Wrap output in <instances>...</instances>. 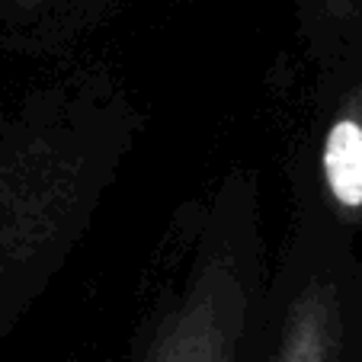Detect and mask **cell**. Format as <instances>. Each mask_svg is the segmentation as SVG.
<instances>
[{
    "instance_id": "2",
    "label": "cell",
    "mask_w": 362,
    "mask_h": 362,
    "mask_svg": "<svg viewBox=\"0 0 362 362\" xmlns=\"http://www.w3.org/2000/svg\"><path fill=\"white\" fill-rule=\"evenodd\" d=\"M292 362H311V356H298V359H292Z\"/></svg>"
},
{
    "instance_id": "1",
    "label": "cell",
    "mask_w": 362,
    "mask_h": 362,
    "mask_svg": "<svg viewBox=\"0 0 362 362\" xmlns=\"http://www.w3.org/2000/svg\"><path fill=\"white\" fill-rule=\"evenodd\" d=\"M324 177L327 189L343 209H362V122L337 119L324 141Z\"/></svg>"
}]
</instances>
